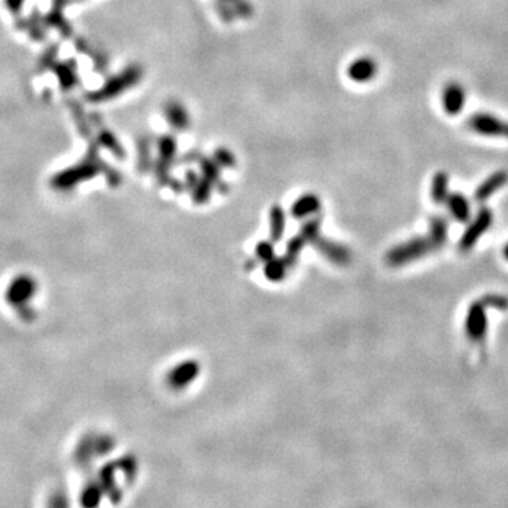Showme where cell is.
<instances>
[{
    "label": "cell",
    "instance_id": "obj_7",
    "mask_svg": "<svg viewBox=\"0 0 508 508\" xmlns=\"http://www.w3.org/2000/svg\"><path fill=\"white\" fill-rule=\"evenodd\" d=\"M508 183V173L504 170H499L496 173H493L492 175H489L476 190L475 192V200L479 204L486 202L487 200H490L497 191H500Z\"/></svg>",
    "mask_w": 508,
    "mask_h": 508
},
{
    "label": "cell",
    "instance_id": "obj_1",
    "mask_svg": "<svg viewBox=\"0 0 508 508\" xmlns=\"http://www.w3.org/2000/svg\"><path fill=\"white\" fill-rule=\"evenodd\" d=\"M466 126L476 134L483 137L508 140V120L489 112H476L469 116Z\"/></svg>",
    "mask_w": 508,
    "mask_h": 508
},
{
    "label": "cell",
    "instance_id": "obj_3",
    "mask_svg": "<svg viewBox=\"0 0 508 508\" xmlns=\"http://www.w3.org/2000/svg\"><path fill=\"white\" fill-rule=\"evenodd\" d=\"M492 224L493 212L489 208H482L459 242L461 252H469L479 242L482 235H485L490 229Z\"/></svg>",
    "mask_w": 508,
    "mask_h": 508
},
{
    "label": "cell",
    "instance_id": "obj_13",
    "mask_svg": "<svg viewBox=\"0 0 508 508\" xmlns=\"http://www.w3.org/2000/svg\"><path fill=\"white\" fill-rule=\"evenodd\" d=\"M504 255H506V258L508 260V245L506 246V249H504Z\"/></svg>",
    "mask_w": 508,
    "mask_h": 508
},
{
    "label": "cell",
    "instance_id": "obj_8",
    "mask_svg": "<svg viewBox=\"0 0 508 508\" xmlns=\"http://www.w3.org/2000/svg\"><path fill=\"white\" fill-rule=\"evenodd\" d=\"M139 74H140V71L137 68L127 69L123 75H120V76L115 78V81L106 83V86L103 89H100V92L95 98L102 99V98H110V96L117 95L122 88H127V86L133 85L139 79Z\"/></svg>",
    "mask_w": 508,
    "mask_h": 508
},
{
    "label": "cell",
    "instance_id": "obj_4",
    "mask_svg": "<svg viewBox=\"0 0 508 508\" xmlns=\"http://www.w3.org/2000/svg\"><path fill=\"white\" fill-rule=\"evenodd\" d=\"M466 89L459 82H449L442 92V108L448 116H458L466 106Z\"/></svg>",
    "mask_w": 508,
    "mask_h": 508
},
{
    "label": "cell",
    "instance_id": "obj_2",
    "mask_svg": "<svg viewBox=\"0 0 508 508\" xmlns=\"http://www.w3.org/2000/svg\"><path fill=\"white\" fill-rule=\"evenodd\" d=\"M441 246L434 241V238L428 233L427 236H421L417 239L410 241L408 243H404L403 246L397 248L388 255V261L393 265H400L412 261L414 258H421L425 254L431 253Z\"/></svg>",
    "mask_w": 508,
    "mask_h": 508
},
{
    "label": "cell",
    "instance_id": "obj_12",
    "mask_svg": "<svg viewBox=\"0 0 508 508\" xmlns=\"http://www.w3.org/2000/svg\"><path fill=\"white\" fill-rule=\"evenodd\" d=\"M226 1H231L232 4H235V6L238 7L239 13L243 14V16H249L250 11H252L250 4H248L245 0H225V3H226Z\"/></svg>",
    "mask_w": 508,
    "mask_h": 508
},
{
    "label": "cell",
    "instance_id": "obj_5",
    "mask_svg": "<svg viewBox=\"0 0 508 508\" xmlns=\"http://www.w3.org/2000/svg\"><path fill=\"white\" fill-rule=\"evenodd\" d=\"M486 304L483 302H476L471 306L469 312H468V318H466V335L471 337V340L473 342H479L483 340L486 330H487V318H486V312H485Z\"/></svg>",
    "mask_w": 508,
    "mask_h": 508
},
{
    "label": "cell",
    "instance_id": "obj_11",
    "mask_svg": "<svg viewBox=\"0 0 508 508\" xmlns=\"http://www.w3.org/2000/svg\"><path fill=\"white\" fill-rule=\"evenodd\" d=\"M167 119L173 123L177 129H185L188 126V116L187 112L180 105H170L167 109Z\"/></svg>",
    "mask_w": 508,
    "mask_h": 508
},
{
    "label": "cell",
    "instance_id": "obj_9",
    "mask_svg": "<svg viewBox=\"0 0 508 508\" xmlns=\"http://www.w3.org/2000/svg\"><path fill=\"white\" fill-rule=\"evenodd\" d=\"M446 207L452 218H455L458 222L465 224L471 219V202L465 195L459 192L449 194V197L446 198Z\"/></svg>",
    "mask_w": 508,
    "mask_h": 508
},
{
    "label": "cell",
    "instance_id": "obj_6",
    "mask_svg": "<svg viewBox=\"0 0 508 508\" xmlns=\"http://www.w3.org/2000/svg\"><path fill=\"white\" fill-rule=\"evenodd\" d=\"M379 72L377 62L370 57H362L349 65L347 75L353 82L367 83L376 78Z\"/></svg>",
    "mask_w": 508,
    "mask_h": 508
},
{
    "label": "cell",
    "instance_id": "obj_10",
    "mask_svg": "<svg viewBox=\"0 0 508 508\" xmlns=\"http://www.w3.org/2000/svg\"><path fill=\"white\" fill-rule=\"evenodd\" d=\"M448 197H449V175L446 171H439L432 178L431 198L435 204L441 205L446 202Z\"/></svg>",
    "mask_w": 508,
    "mask_h": 508
}]
</instances>
